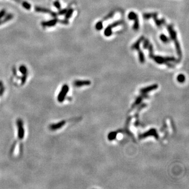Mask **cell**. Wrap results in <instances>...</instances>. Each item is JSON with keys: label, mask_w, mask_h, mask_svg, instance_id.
<instances>
[{"label": "cell", "mask_w": 189, "mask_h": 189, "mask_svg": "<svg viewBox=\"0 0 189 189\" xmlns=\"http://www.w3.org/2000/svg\"><path fill=\"white\" fill-rule=\"evenodd\" d=\"M144 39V36H141L140 38L132 45V46H131V49L136 50H139L140 48V45L141 43V42H143Z\"/></svg>", "instance_id": "cell-12"}, {"label": "cell", "mask_w": 189, "mask_h": 189, "mask_svg": "<svg viewBox=\"0 0 189 189\" xmlns=\"http://www.w3.org/2000/svg\"><path fill=\"white\" fill-rule=\"evenodd\" d=\"M156 63L159 64H166L168 66H172L170 64H169V62H176V58L173 57H163L161 56H154L152 57V58Z\"/></svg>", "instance_id": "cell-2"}, {"label": "cell", "mask_w": 189, "mask_h": 189, "mask_svg": "<svg viewBox=\"0 0 189 189\" xmlns=\"http://www.w3.org/2000/svg\"><path fill=\"white\" fill-rule=\"evenodd\" d=\"M158 85H156V84H154V85H152L151 86H148L147 87L141 89L140 92H141V93H144V94L146 93V92H148L150 91L154 90V89H156L158 88Z\"/></svg>", "instance_id": "cell-13"}, {"label": "cell", "mask_w": 189, "mask_h": 189, "mask_svg": "<svg viewBox=\"0 0 189 189\" xmlns=\"http://www.w3.org/2000/svg\"><path fill=\"white\" fill-rule=\"evenodd\" d=\"M117 132H112L108 134V139L110 140H112L116 138Z\"/></svg>", "instance_id": "cell-23"}, {"label": "cell", "mask_w": 189, "mask_h": 189, "mask_svg": "<svg viewBox=\"0 0 189 189\" xmlns=\"http://www.w3.org/2000/svg\"><path fill=\"white\" fill-rule=\"evenodd\" d=\"M2 86H3V82L1 81H0V87Z\"/></svg>", "instance_id": "cell-35"}, {"label": "cell", "mask_w": 189, "mask_h": 189, "mask_svg": "<svg viewBox=\"0 0 189 189\" xmlns=\"http://www.w3.org/2000/svg\"><path fill=\"white\" fill-rule=\"evenodd\" d=\"M142 99H144V97H143V96H140V97H138L137 99H136V102H135V103L134 104V106H136V105H137V104H139L141 102L142 100Z\"/></svg>", "instance_id": "cell-27"}, {"label": "cell", "mask_w": 189, "mask_h": 189, "mask_svg": "<svg viewBox=\"0 0 189 189\" xmlns=\"http://www.w3.org/2000/svg\"><path fill=\"white\" fill-rule=\"evenodd\" d=\"M14 1H16V2H18V3H20L21 4H22V3L23 2V1H22V0H14Z\"/></svg>", "instance_id": "cell-34"}, {"label": "cell", "mask_w": 189, "mask_h": 189, "mask_svg": "<svg viewBox=\"0 0 189 189\" xmlns=\"http://www.w3.org/2000/svg\"><path fill=\"white\" fill-rule=\"evenodd\" d=\"M154 136L156 138H158V134L156 133V130L155 129H151L148 132H146L142 134H141L140 136V138H144L147 137V136Z\"/></svg>", "instance_id": "cell-7"}, {"label": "cell", "mask_w": 189, "mask_h": 189, "mask_svg": "<svg viewBox=\"0 0 189 189\" xmlns=\"http://www.w3.org/2000/svg\"><path fill=\"white\" fill-rule=\"evenodd\" d=\"M74 12V9L72 8H70L68 10H67V12L66 13V16H65V18L66 19H69L72 15Z\"/></svg>", "instance_id": "cell-19"}, {"label": "cell", "mask_w": 189, "mask_h": 189, "mask_svg": "<svg viewBox=\"0 0 189 189\" xmlns=\"http://www.w3.org/2000/svg\"><path fill=\"white\" fill-rule=\"evenodd\" d=\"M160 38L164 43H167L170 41L169 38L164 34H161L160 36Z\"/></svg>", "instance_id": "cell-18"}, {"label": "cell", "mask_w": 189, "mask_h": 189, "mask_svg": "<svg viewBox=\"0 0 189 189\" xmlns=\"http://www.w3.org/2000/svg\"><path fill=\"white\" fill-rule=\"evenodd\" d=\"M186 80V77L183 74H180L178 75V77H177V80L178 82H183L185 81Z\"/></svg>", "instance_id": "cell-24"}, {"label": "cell", "mask_w": 189, "mask_h": 189, "mask_svg": "<svg viewBox=\"0 0 189 189\" xmlns=\"http://www.w3.org/2000/svg\"><path fill=\"white\" fill-rule=\"evenodd\" d=\"M138 52V55H139V60L140 62L141 63V64H144L145 62V57L144 55V54L143 52L142 51L140 48L137 50Z\"/></svg>", "instance_id": "cell-14"}, {"label": "cell", "mask_w": 189, "mask_h": 189, "mask_svg": "<svg viewBox=\"0 0 189 189\" xmlns=\"http://www.w3.org/2000/svg\"><path fill=\"white\" fill-rule=\"evenodd\" d=\"M157 15H158V14L156 13H154L152 18H154V22L156 24V26L160 28L163 24H165V20H164V19L159 20L158 18H157Z\"/></svg>", "instance_id": "cell-11"}, {"label": "cell", "mask_w": 189, "mask_h": 189, "mask_svg": "<svg viewBox=\"0 0 189 189\" xmlns=\"http://www.w3.org/2000/svg\"><path fill=\"white\" fill-rule=\"evenodd\" d=\"M18 128V137L20 139H22L25 134V131L23 127V122L22 119H18L16 122Z\"/></svg>", "instance_id": "cell-5"}, {"label": "cell", "mask_w": 189, "mask_h": 189, "mask_svg": "<svg viewBox=\"0 0 189 189\" xmlns=\"http://www.w3.org/2000/svg\"><path fill=\"white\" fill-rule=\"evenodd\" d=\"M69 90V87L67 85H64L62 87L61 90L57 97V100L60 102H62L64 100V99Z\"/></svg>", "instance_id": "cell-4"}, {"label": "cell", "mask_w": 189, "mask_h": 189, "mask_svg": "<svg viewBox=\"0 0 189 189\" xmlns=\"http://www.w3.org/2000/svg\"><path fill=\"white\" fill-rule=\"evenodd\" d=\"M66 124V121L65 120H62L61 122L56 123V124H52L50 125L49 126V128L50 130L52 131H54L59 129L62 127Z\"/></svg>", "instance_id": "cell-6"}, {"label": "cell", "mask_w": 189, "mask_h": 189, "mask_svg": "<svg viewBox=\"0 0 189 189\" xmlns=\"http://www.w3.org/2000/svg\"><path fill=\"white\" fill-rule=\"evenodd\" d=\"M19 70H20V72L22 74H23V75L27 74L28 70H27V68H26V66H25L24 65L20 66L19 68Z\"/></svg>", "instance_id": "cell-20"}, {"label": "cell", "mask_w": 189, "mask_h": 189, "mask_svg": "<svg viewBox=\"0 0 189 189\" xmlns=\"http://www.w3.org/2000/svg\"><path fill=\"white\" fill-rule=\"evenodd\" d=\"M35 10L36 12H42V13H49L52 16L56 17V14L55 12H52L51 10H50L48 9H47L45 8H40V7H38L36 6L35 7Z\"/></svg>", "instance_id": "cell-8"}, {"label": "cell", "mask_w": 189, "mask_h": 189, "mask_svg": "<svg viewBox=\"0 0 189 189\" xmlns=\"http://www.w3.org/2000/svg\"><path fill=\"white\" fill-rule=\"evenodd\" d=\"M122 23H123L122 20H119L116 21V22H114L113 23L109 25L104 30V35L107 37L110 36L112 35V28L117 27V26L121 25Z\"/></svg>", "instance_id": "cell-3"}, {"label": "cell", "mask_w": 189, "mask_h": 189, "mask_svg": "<svg viewBox=\"0 0 189 189\" xmlns=\"http://www.w3.org/2000/svg\"><path fill=\"white\" fill-rule=\"evenodd\" d=\"M26 78H27V75H26H26H24V76H23V77L22 78V83L23 84H24L26 82Z\"/></svg>", "instance_id": "cell-32"}, {"label": "cell", "mask_w": 189, "mask_h": 189, "mask_svg": "<svg viewBox=\"0 0 189 189\" xmlns=\"http://www.w3.org/2000/svg\"><path fill=\"white\" fill-rule=\"evenodd\" d=\"M67 10H68L66 9V8L61 10L59 12V14H60V15H63V14H66V13L67 11Z\"/></svg>", "instance_id": "cell-31"}, {"label": "cell", "mask_w": 189, "mask_h": 189, "mask_svg": "<svg viewBox=\"0 0 189 189\" xmlns=\"http://www.w3.org/2000/svg\"><path fill=\"white\" fill-rule=\"evenodd\" d=\"M128 18L130 20H134L136 18H138V15L134 12H130L128 16Z\"/></svg>", "instance_id": "cell-16"}, {"label": "cell", "mask_w": 189, "mask_h": 189, "mask_svg": "<svg viewBox=\"0 0 189 189\" xmlns=\"http://www.w3.org/2000/svg\"><path fill=\"white\" fill-rule=\"evenodd\" d=\"M139 28V20L138 18L134 20V24L133 26V29L134 30H138Z\"/></svg>", "instance_id": "cell-17"}, {"label": "cell", "mask_w": 189, "mask_h": 189, "mask_svg": "<svg viewBox=\"0 0 189 189\" xmlns=\"http://www.w3.org/2000/svg\"><path fill=\"white\" fill-rule=\"evenodd\" d=\"M13 18V16L12 14H8L7 16H6L5 17V18L3 20H0V24L5 23L6 22H7V21H8L10 20H11Z\"/></svg>", "instance_id": "cell-15"}, {"label": "cell", "mask_w": 189, "mask_h": 189, "mask_svg": "<svg viewBox=\"0 0 189 189\" xmlns=\"http://www.w3.org/2000/svg\"><path fill=\"white\" fill-rule=\"evenodd\" d=\"M58 22V20L57 18H54L50 20L47 21V22H43L42 23V25L44 27H52L56 25Z\"/></svg>", "instance_id": "cell-9"}, {"label": "cell", "mask_w": 189, "mask_h": 189, "mask_svg": "<svg viewBox=\"0 0 189 189\" xmlns=\"http://www.w3.org/2000/svg\"><path fill=\"white\" fill-rule=\"evenodd\" d=\"M167 29L170 34V36L171 40H172L173 41H174L176 52L178 57H179V59H180L182 57V50H181L180 43L177 38V34H176V32L174 30V29L173 28V26L172 25H168Z\"/></svg>", "instance_id": "cell-1"}, {"label": "cell", "mask_w": 189, "mask_h": 189, "mask_svg": "<svg viewBox=\"0 0 189 189\" xmlns=\"http://www.w3.org/2000/svg\"><path fill=\"white\" fill-rule=\"evenodd\" d=\"M148 48L149 49V57L150 58H152V57H153L154 55L153 46H152V44H150Z\"/></svg>", "instance_id": "cell-21"}, {"label": "cell", "mask_w": 189, "mask_h": 189, "mask_svg": "<svg viewBox=\"0 0 189 189\" xmlns=\"http://www.w3.org/2000/svg\"><path fill=\"white\" fill-rule=\"evenodd\" d=\"M103 28V24L102 21H99L98 22H97L96 24L95 25V28L97 30H100L102 29Z\"/></svg>", "instance_id": "cell-22"}, {"label": "cell", "mask_w": 189, "mask_h": 189, "mask_svg": "<svg viewBox=\"0 0 189 189\" xmlns=\"http://www.w3.org/2000/svg\"><path fill=\"white\" fill-rule=\"evenodd\" d=\"M4 90H5V88L3 87V86L0 87V96H1L3 94Z\"/></svg>", "instance_id": "cell-33"}, {"label": "cell", "mask_w": 189, "mask_h": 189, "mask_svg": "<svg viewBox=\"0 0 189 189\" xmlns=\"http://www.w3.org/2000/svg\"><path fill=\"white\" fill-rule=\"evenodd\" d=\"M154 13H146L143 14V17L146 20H148L151 18L153 17Z\"/></svg>", "instance_id": "cell-25"}, {"label": "cell", "mask_w": 189, "mask_h": 189, "mask_svg": "<svg viewBox=\"0 0 189 189\" xmlns=\"http://www.w3.org/2000/svg\"><path fill=\"white\" fill-rule=\"evenodd\" d=\"M5 13H6V11H5V10L4 9L0 11V20H1L2 18H3V16L5 14Z\"/></svg>", "instance_id": "cell-30"}, {"label": "cell", "mask_w": 189, "mask_h": 189, "mask_svg": "<svg viewBox=\"0 0 189 189\" xmlns=\"http://www.w3.org/2000/svg\"><path fill=\"white\" fill-rule=\"evenodd\" d=\"M114 15V12H111L109 14H108L106 16H105L104 18V20H107L110 18H111L112 17V16Z\"/></svg>", "instance_id": "cell-28"}, {"label": "cell", "mask_w": 189, "mask_h": 189, "mask_svg": "<svg viewBox=\"0 0 189 189\" xmlns=\"http://www.w3.org/2000/svg\"><path fill=\"white\" fill-rule=\"evenodd\" d=\"M91 84L89 80H76L74 82V85L76 87H82L83 86H88Z\"/></svg>", "instance_id": "cell-10"}, {"label": "cell", "mask_w": 189, "mask_h": 189, "mask_svg": "<svg viewBox=\"0 0 189 189\" xmlns=\"http://www.w3.org/2000/svg\"><path fill=\"white\" fill-rule=\"evenodd\" d=\"M144 43H143V48L144 49L148 48L149 45H150V42L148 39H144Z\"/></svg>", "instance_id": "cell-26"}, {"label": "cell", "mask_w": 189, "mask_h": 189, "mask_svg": "<svg viewBox=\"0 0 189 189\" xmlns=\"http://www.w3.org/2000/svg\"><path fill=\"white\" fill-rule=\"evenodd\" d=\"M54 5L57 9H58V10L60 9V3L59 1H56L54 2Z\"/></svg>", "instance_id": "cell-29"}]
</instances>
